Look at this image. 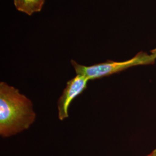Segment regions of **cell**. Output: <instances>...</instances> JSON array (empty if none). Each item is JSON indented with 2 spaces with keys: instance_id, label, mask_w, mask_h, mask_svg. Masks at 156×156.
Masks as SVG:
<instances>
[{
  "instance_id": "277c9868",
  "label": "cell",
  "mask_w": 156,
  "mask_h": 156,
  "mask_svg": "<svg viewBox=\"0 0 156 156\" xmlns=\"http://www.w3.org/2000/svg\"><path fill=\"white\" fill-rule=\"evenodd\" d=\"M45 2V0H13L17 10L28 16L41 11Z\"/></svg>"
},
{
  "instance_id": "5b68a950",
  "label": "cell",
  "mask_w": 156,
  "mask_h": 156,
  "mask_svg": "<svg viewBox=\"0 0 156 156\" xmlns=\"http://www.w3.org/2000/svg\"><path fill=\"white\" fill-rule=\"evenodd\" d=\"M147 156H156V149L152 151L151 153Z\"/></svg>"
},
{
  "instance_id": "8992f818",
  "label": "cell",
  "mask_w": 156,
  "mask_h": 156,
  "mask_svg": "<svg viewBox=\"0 0 156 156\" xmlns=\"http://www.w3.org/2000/svg\"><path fill=\"white\" fill-rule=\"evenodd\" d=\"M151 54H152L156 57V48L153 50H151Z\"/></svg>"
},
{
  "instance_id": "7a4b0ae2",
  "label": "cell",
  "mask_w": 156,
  "mask_h": 156,
  "mask_svg": "<svg viewBox=\"0 0 156 156\" xmlns=\"http://www.w3.org/2000/svg\"><path fill=\"white\" fill-rule=\"evenodd\" d=\"M156 60V57L152 54L140 51L133 58L123 62L108 60L90 66L79 64L73 60H71V63L76 74L83 75L89 80H93L120 73L131 67L153 64Z\"/></svg>"
},
{
  "instance_id": "6da1fadb",
  "label": "cell",
  "mask_w": 156,
  "mask_h": 156,
  "mask_svg": "<svg viewBox=\"0 0 156 156\" xmlns=\"http://www.w3.org/2000/svg\"><path fill=\"white\" fill-rule=\"evenodd\" d=\"M33 105L25 95L4 82L0 83V135L9 137L27 130L34 123Z\"/></svg>"
},
{
  "instance_id": "3957f363",
  "label": "cell",
  "mask_w": 156,
  "mask_h": 156,
  "mask_svg": "<svg viewBox=\"0 0 156 156\" xmlns=\"http://www.w3.org/2000/svg\"><path fill=\"white\" fill-rule=\"evenodd\" d=\"M89 80L83 75L76 74L67 82L66 88L57 102L58 117L62 121L69 117L68 109L73 100L81 94L87 87Z\"/></svg>"
}]
</instances>
